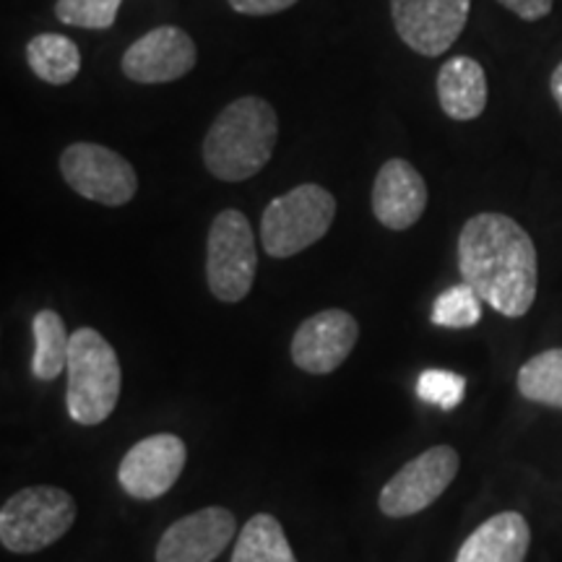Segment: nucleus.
<instances>
[{"mask_svg": "<svg viewBox=\"0 0 562 562\" xmlns=\"http://www.w3.org/2000/svg\"><path fill=\"white\" fill-rule=\"evenodd\" d=\"M68 414L83 427L102 425L121 398V360L94 328H76L68 349Z\"/></svg>", "mask_w": 562, "mask_h": 562, "instance_id": "obj_3", "label": "nucleus"}, {"mask_svg": "<svg viewBox=\"0 0 562 562\" xmlns=\"http://www.w3.org/2000/svg\"><path fill=\"white\" fill-rule=\"evenodd\" d=\"M26 60L34 76L42 81L63 87L79 76L81 70V53L74 40L63 37V34H37L26 45Z\"/></svg>", "mask_w": 562, "mask_h": 562, "instance_id": "obj_17", "label": "nucleus"}, {"mask_svg": "<svg viewBox=\"0 0 562 562\" xmlns=\"http://www.w3.org/2000/svg\"><path fill=\"white\" fill-rule=\"evenodd\" d=\"M438 102L451 121L467 123L487 108V76L474 58L456 55L438 74Z\"/></svg>", "mask_w": 562, "mask_h": 562, "instance_id": "obj_16", "label": "nucleus"}, {"mask_svg": "<svg viewBox=\"0 0 562 562\" xmlns=\"http://www.w3.org/2000/svg\"><path fill=\"white\" fill-rule=\"evenodd\" d=\"M237 533V518L227 508L209 505L182 516L161 533L157 562H214Z\"/></svg>", "mask_w": 562, "mask_h": 562, "instance_id": "obj_13", "label": "nucleus"}, {"mask_svg": "<svg viewBox=\"0 0 562 562\" xmlns=\"http://www.w3.org/2000/svg\"><path fill=\"white\" fill-rule=\"evenodd\" d=\"M76 521V503L66 490L26 487L0 508V542L9 552L34 554L66 537Z\"/></svg>", "mask_w": 562, "mask_h": 562, "instance_id": "obj_5", "label": "nucleus"}, {"mask_svg": "<svg viewBox=\"0 0 562 562\" xmlns=\"http://www.w3.org/2000/svg\"><path fill=\"white\" fill-rule=\"evenodd\" d=\"M227 3L243 16H271V13L292 9L297 0H227Z\"/></svg>", "mask_w": 562, "mask_h": 562, "instance_id": "obj_24", "label": "nucleus"}, {"mask_svg": "<svg viewBox=\"0 0 562 562\" xmlns=\"http://www.w3.org/2000/svg\"><path fill=\"white\" fill-rule=\"evenodd\" d=\"M529 547V521L521 513L505 510L469 533L456 554V562H524Z\"/></svg>", "mask_w": 562, "mask_h": 562, "instance_id": "obj_15", "label": "nucleus"}, {"mask_svg": "<svg viewBox=\"0 0 562 562\" xmlns=\"http://www.w3.org/2000/svg\"><path fill=\"white\" fill-rule=\"evenodd\" d=\"M123 0H58L55 16L79 30H110L115 24Z\"/></svg>", "mask_w": 562, "mask_h": 562, "instance_id": "obj_22", "label": "nucleus"}, {"mask_svg": "<svg viewBox=\"0 0 562 562\" xmlns=\"http://www.w3.org/2000/svg\"><path fill=\"white\" fill-rule=\"evenodd\" d=\"M518 393L533 404L562 409V349H547L533 355L518 370Z\"/></svg>", "mask_w": 562, "mask_h": 562, "instance_id": "obj_20", "label": "nucleus"}, {"mask_svg": "<svg viewBox=\"0 0 562 562\" xmlns=\"http://www.w3.org/2000/svg\"><path fill=\"white\" fill-rule=\"evenodd\" d=\"M461 459L451 446H435L419 453L385 482L381 490V510L389 518H409L438 501L459 474Z\"/></svg>", "mask_w": 562, "mask_h": 562, "instance_id": "obj_8", "label": "nucleus"}, {"mask_svg": "<svg viewBox=\"0 0 562 562\" xmlns=\"http://www.w3.org/2000/svg\"><path fill=\"white\" fill-rule=\"evenodd\" d=\"M279 138L277 112L261 97H240L220 112L203 138L206 170L224 182L250 180L269 165Z\"/></svg>", "mask_w": 562, "mask_h": 562, "instance_id": "obj_2", "label": "nucleus"}, {"mask_svg": "<svg viewBox=\"0 0 562 562\" xmlns=\"http://www.w3.org/2000/svg\"><path fill=\"white\" fill-rule=\"evenodd\" d=\"M550 91H552L554 102H558V108L562 112V60H560V66L554 68V74H552V79H550Z\"/></svg>", "mask_w": 562, "mask_h": 562, "instance_id": "obj_26", "label": "nucleus"}, {"mask_svg": "<svg viewBox=\"0 0 562 562\" xmlns=\"http://www.w3.org/2000/svg\"><path fill=\"white\" fill-rule=\"evenodd\" d=\"M459 269L482 302L505 318H521L537 300V248L529 232L505 214L484 211L463 224Z\"/></svg>", "mask_w": 562, "mask_h": 562, "instance_id": "obj_1", "label": "nucleus"}, {"mask_svg": "<svg viewBox=\"0 0 562 562\" xmlns=\"http://www.w3.org/2000/svg\"><path fill=\"white\" fill-rule=\"evenodd\" d=\"M199 60L195 42L180 26H157L125 50L121 68L136 83H170L191 74Z\"/></svg>", "mask_w": 562, "mask_h": 562, "instance_id": "obj_11", "label": "nucleus"}, {"mask_svg": "<svg viewBox=\"0 0 562 562\" xmlns=\"http://www.w3.org/2000/svg\"><path fill=\"white\" fill-rule=\"evenodd\" d=\"M60 175L83 199L102 206H125L138 191L133 165L102 144H70L60 154Z\"/></svg>", "mask_w": 562, "mask_h": 562, "instance_id": "obj_7", "label": "nucleus"}, {"mask_svg": "<svg viewBox=\"0 0 562 562\" xmlns=\"http://www.w3.org/2000/svg\"><path fill=\"white\" fill-rule=\"evenodd\" d=\"M497 3H501L503 9H508V11L516 13L518 19L539 21V19H544L547 13L552 11L554 0H497Z\"/></svg>", "mask_w": 562, "mask_h": 562, "instance_id": "obj_25", "label": "nucleus"}, {"mask_svg": "<svg viewBox=\"0 0 562 562\" xmlns=\"http://www.w3.org/2000/svg\"><path fill=\"white\" fill-rule=\"evenodd\" d=\"M472 0H391L398 37L425 58L448 53L467 26Z\"/></svg>", "mask_w": 562, "mask_h": 562, "instance_id": "obj_9", "label": "nucleus"}, {"mask_svg": "<svg viewBox=\"0 0 562 562\" xmlns=\"http://www.w3.org/2000/svg\"><path fill=\"white\" fill-rule=\"evenodd\" d=\"M336 216V199L323 186L302 182L273 199L263 211L261 243L271 258H292L326 237Z\"/></svg>", "mask_w": 562, "mask_h": 562, "instance_id": "obj_4", "label": "nucleus"}, {"mask_svg": "<svg viewBox=\"0 0 562 562\" xmlns=\"http://www.w3.org/2000/svg\"><path fill=\"white\" fill-rule=\"evenodd\" d=\"M232 562H297L286 533L271 513H258L243 526Z\"/></svg>", "mask_w": 562, "mask_h": 562, "instance_id": "obj_19", "label": "nucleus"}, {"mask_svg": "<svg viewBox=\"0 0 562 562\" xmlns=\"http://www.w3.org/2000/svg\"><path fill=\"white\" fill-rule=\"evenodd\" d=\"M360 339V323L347 311H321L302 321L292 339V360L302 372L328 375L339 370Z\"/></svg>", "mask_w": 562, "mask_h": 562, "instance_id": "obj_12", "label": "nucleus"}, {"mask_svg": "<svg viewBox=\"0 0 562 562\" xmlns=\"http://www.w3.org/2000/svg\"><path fill=\"white\" fill-rule=\"evenodd\" d=\"M427 209V182L406 159H389L372 186V214L393 232H404Z\"/></svg>", "mask_w": 562, "mask_h": 562, "instance_id": "obj_14", "label": "nucleus"}, {"mask_svg": "<svg viewBox=\"0 0 562 562\" xmlns=\"http://www.w3.org/2000/svg\"><path fill=\"white\" fill-rule=\"evenodd\" d=\"M32 375L37 381H55L68 368L70 334L66 331V323L55 311H40L32 321Z\"/></svg>", "mask_w": 562, "mask_h": 562, "instance_id": "obj_18", "label": "nucleus"}, {"mask_svg": "<svg viewBox=\"0 0 562 562\" xmlns=\"http://www.w3.org/2000/svg\"><path fill=\"white\" fill-rule=\"evenodd\" d=\"M467 393V378L448 370H425L417 381V396L425 404L438 406L442 412H451L463 402Z\"/></svg>", "mask_w": 562, "mask_h": 562, "instance_id": "obj_23", "label": "nucleus"}, {"mask_svg": "<svg viewBox=\"0 0 562 562\" xmlns=\"http://www.w3.org/2000/svg\"><path fill=\"white\" fill-rule=\"evenodd\" d=\"M258 271L256 237L248 216L224 209L214 216L206 243L209 290L222 302H240L250 294Z\"/></svg>", "mask_w": 562, "mask_h": 562, "instance_id": "obj_6", "label": "nucleus"}, {"mask_svg": "<svg viewBox=\"0 0 562 562\" xmlns=\"http://www.w3.org/2000/svg\"><path fill=\"white\" fill-rule=\"evenodd\" d=\"M186 459V442L178 435H149L123 456L121 469H117V482L133 501H157L180 480Z\"/></svg>", "mask_w": 562, "mask_h": 562, "instance_id": "obj_10", "label": "nucleus"}, {"mask_svg": "<svg viewBox=\"0 0 562 562\" xmlns=\"http://www.w3.org/2000/svg\"><path fill=\"white\" fill-rule=\"evenodd\" d=\"M430 321L440 328H472L482 321V297L467 281L456 284L435 297Z\"/></svg>", "mask_w": 562, "mask_h": 562, "instance_id": "obj_21", "label": "nucleus"}]
</instances>
